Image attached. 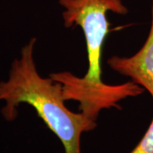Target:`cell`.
<instances>
[{"instance_id":"3957f363","label":"cell","mask_w":153,"mask_h":153,"mask_svg":"<svg viewBox=\"0 0 153 153\" xmlns=\"http://www.w3.org/2000/svg\"><path fill=\"white\" fill-rule=\"evenodd\" d=\"M107 64L121 75L130 77L153 99V0L151 27L142 47L136 54L129 57L113 55L107 60Z\"/></svg>"},{"instance_id":"6da1fadb","label":"cell","mask_w":153,"mask_h":153,"mask_svg":"<svg viewBox=\"0 0 153 153\" xmlns=\"http://www.w3.org/2000/svg\"><path fill=\"white\" fill-rule=\"evenodd\" d=\"M64 8L62 18L66 27L78 26L85 37L88 68L82 77L69 71L50 74L61 83L65 100H77L81 112L97 120L105 108L117 107V102L128 97H136L144 89L135 82L109 85L101 80V56L105 40L109 33L106 15L113 12L126 15L128 10L122 0H59Z\"/></svg>"},{"instance_id":"277c9868","label":"cell","mask_w":153,"mask_h":153,"mask_svg":"<svg viewBox=\"0 0 153 153\" xmlns=\"http://www.w3.org/2000/svg\"><path fill=\"white\" fill-rule=\"evenodd\" d=\"M130 153H153V117L146 134Z\"/></svg>"},{"instance_id":"7a4b0ae2","label":"cell","mask_w":153,"mask_h":153,"mask_svg":"<svg viewBox=\"0 0 153 153\" xmlns=\"http://www.w3.org/2000/svg\"><path fill=\"white\" fill-rule=\"evenodd\" d=\"M37 38H32L13 60L9 77L0 82V100L4 101L1 114L6 121L16 118L20 104H27L60 140L65 153H81V135L97 126L82 112L76 113L65 105L63 87L51 76L38 73L34 60Z\"/></svg>"}]
</instances>
